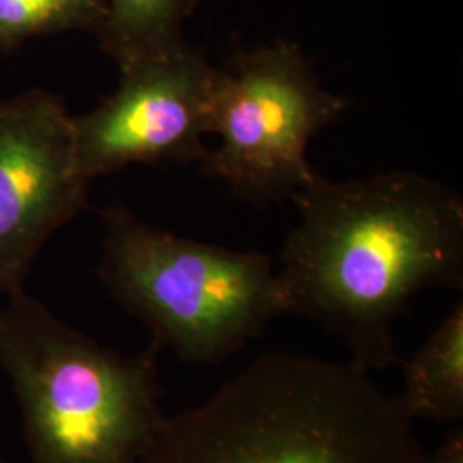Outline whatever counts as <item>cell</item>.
<instances>
[{"mask_svg":"<svg viewBox=\"0 0 463 463\" xmlns=\"http://www.w3.org/2000/svg\"><path fill=\"white\" fill-rule=\"evenodd\" d=\"M277 271L287 315L338 336L365 371L400 364L395 323L417 294L462 288L463 199L415 172L315 181Z\"/></svg>","mask_w":463,"mask_h":463,"instance_id":"1","label":"cell"},{"mask_svg":"<svg viewBox=\"0 0 463 463\" xmlns=\"http://www.w3.org/2000/svg\"><path fill=\"white\" fill-rule=\"evenodd\" d=\"M397 395L354 363L268 352L165 415L141 463H428Z\"/></svg>","mask_w":463,"mask_h":463,"instance_id":"2","label":"cell"},{"mask_svg":"<svg viewBox=\"0 0 463 463\" xmlns=\"http://www.w3.org/2000/svg\"><path fill=\"white\" fill-rule=\"evenodd\" d=\"M160 348L126 354L67 325L26 288L0 309V367L33 463H141L165 414Z\"/></svg>","mask_w":463,"mask_h":463,"instance_id":"3","label":"cell"},{"mask_svg":"<svg viewBox=\"0 0 463 463\" xmlns=\"http://www.w3.org/2000/svg\"><path fill=\"white\" fill-rule=\"evenodd\" d=\"M99 216L103 287L185 364H222L287 315L269 256L175 235L122 204Z\"/></svg>","mask_w":463,"mask_h":463,"instance_id":"4","label":"cell"},{"mask_svg":"<svg viewBox=\"0 0 463 463\" xmlns=\"http://www.w3.org/2000/svg\"><path fill=\"white\" fill-rule=\"evenodd\" d=\"M298 43L281 40L239 52L216 74L210 133L201 170L256 204L292 199L316 179L307 160L315 134L347 112Z\"/></svg>","mask_w":463,"mask_h":463,"instance_id":"5","label":"cell"},{"mask_svg":"<svg viewBox=\"0 0 463 463\" xmlns=\"http://www.w3.org/2000/svg\"><path fill=\"white\" fill-rule=\"evenodd\" d=\"M120 74L110 97L72 116L84 177L93 183L136 164H201L218 67L184 38Z\"/></svg>","mask_w":463,"mask_h":463,"instance_id":"6","label":"cell"},{"mask_svg":"<svg viewBox=\"0 0 463 463\" xmlns=\"http://www.w3.org/2000/svg\"><path fill=\"white\" fill-rule=\"evenodd\" d=\"M72 116L59 95L0 99V292L24 288L34 260L88 206Z\"/></svg>","mask_w":463,"mask_h":463,"instance_id":"7","label":"cell"},{"mask_svg":"<svg viewBox=\"0 0 463 463\" xmlns=\"http://www.w3.org/2000/svg\"><path fill=\"white\" fill-rule=\"evenodd\" d=\"M397 397L403 412L414 422H462V302L451 307L424 345L403 363V390Z\"/></svg>","mask_w":463,"mask_h":463,"instance_id":"8","label":"cell"},{"mask_svg":"<svg viewBox=\"0 0 463 463\" xmlns=\"http://www.w3.org/2000/svg\"><path fill=\"white\" fill-rule=\"evenodd\" d=\"M199 0H105L99 49L122 71L184 40Z\"/></svg>","mask_w":463,"mask_h":463,"instance_id":"9","label":"cell"},{"mask_svg":"<svg viewBox=\"0 0 463 463\" xmlns=\"http://www.w3.org/2000/svg\"><path fill=\"white\" fill-rule=\"evenodd\" d=\"M105 7V0H0V53L34 38L69 32L97 34Z\"/></svg>","mask_w":463,"mask_h":463,"instance_id":"10","label":"cell"},{"mask_svg":"<svg viewBox=\"0 0 463 463\" xmlns=\"http://www.w3.org/2000/svg\"><path fill=\"white\" fill-rule=\"evenodd\" d=\"M428 463H463V430L460 424L448 432L445 441L434 453H430Z\"/></svg>","mask_w":463,"mask_h":463,"instance_id":"11","label":"cell"},{"mask_svg":"<svg viewBox=\"0 0 463 463\" xmlns=\"http://www.w3.org/2000/svg\"><path fill=\"white\" fill-rule=\"evenodd\" d=\"M0 463H7V462H4V460H2V458H0Z\"/></svg>","mask_w":463,"mask_h":463,"instance_id":"12","label":"cell"}]
</instances>
